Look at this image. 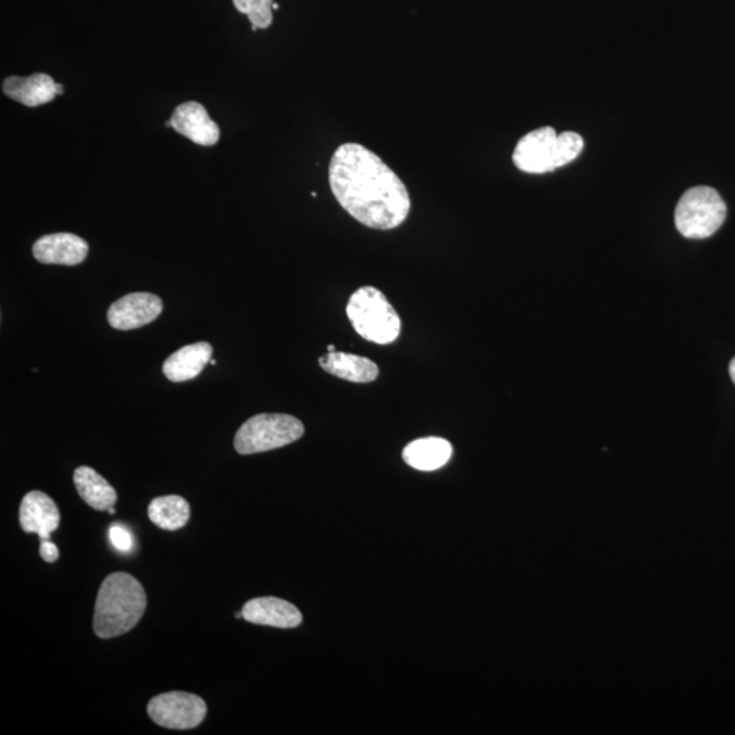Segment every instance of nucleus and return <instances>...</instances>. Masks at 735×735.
Instances as JSON below:
<instances>
[{"label": "nucleus", "mask_w": 735, "mask_h": 735, "mask_svg": "<svg viewBox=\"0 0 735 735\" xmlns=\"http://www.w3.org/2000/svg\"><path fill=\"white\" fill-rule=\"evenodd\" d=\"M583 147V138L576 132L557 133L555 128L542 127L517 142L512 160L516 168L526 174H548L572 163Z\"/></svg>", "instance_id": "3"}, {"label": "nucleus", "mask_w": 735, "mask_h": 735, "mask_svg": "<svg viewBox=\"0 0 735 735\" xmlns=\"http://www.w3.org/2000/svg\"><path fill=\"white\" fill-rule=\"evenodd\" d=\"M728 371H731V376L733 378V382L735 384V358L733 359L731 363V368H728Z\"/></svg>", "instance_id": "22"}, {"label": "nucleus", "mask_w": 735, "mask_h": 735, "mask_svg": "<svg viewBox=\"0 0 735 735\" xmlns=\"http://www.w3.org/2000/svg\"><path fill=\"white\" fill-rule=\"evenodd\" d=\"M319 364L330 375L352 383H371L378 376V366L358 354L328 353L319 359Z\"/></svg>", "instance_id": "16"}, {"label": "nucleus", "mask_w": 735, "mask_h": 735, "mask_svg": "<svg viewBox=\"0 0 735 735\" xmlns=\"http://www.w3.org/2000/svg\"><path fill=\"white\" fill-rule=\"evenodd\" d=\"M237 11L247 15L253 31L267 30L272 24L275 0H233Z\"/></svg>", "instance_id": "19"}, {"label": "nucleus", "mask_w": 735, "mask_h": 735, "mask_svg": "<svg viewBox=\"0 0 735 735\" xmlns=\"http://www.w3.org/2000/svg\"><path fill=\"white\" fill-rule=\"evenodd\" d=\"M148 515L155 526L163 530L176 532L187 525L191 517V506L182 495H163L152 500Z\"/></svg>", "instance_id": "18"}, {"label": "nucleus", "mask_w": 735, "mask_h": 735, "mask_svg": "<svg viewBox=\"0 0 735 735\" xmlns=\"http://www.w3.org/2000/svg\"><path fill=\"white\" fill-rule=\"evenodd\" d=\"M242 611L244 620L256 626L291 629L303 622V615L296 606L281 598H254L243 606Z\"/></svg>", "instance_id": "12"}, {"label": "nucleus", "mask_w": 735, "mask_h": 735, "mask_svg": "<svg viewBox=\"0 0 735 735\" xmlns=\"http://www.w3.org/2000/svg\"><path fill=\"white\" fill-rule=\"evenodd\" d=\"M88 254L89 244L72 233L43 236L33 245V256L44 265L77 266Z\"/></svg>", "instance_id": "11"}, {"label": "nucleus", "mask_w": 735, "mask_h": 735, "mask_svg": "<svg viewBox=\"0 0 735 735\" xmlns=\"http://www.w3.org/2000/svg\"><path fill=\"white\" fill-rule=\"evenodd\" d=\"M40 556L46 562H55L59 559V549L57 545L46 539V541H42Z\"/></svg>", "instance_id": "21"}, {"label": "nucleus", "mask_w": 735, "mask_h": 735, "mask_svg": "<svg viewBox=\"0 0 735 735\" xmlns=\"http://www.w3.org/2000/svg\"><path fill=\"white\" fill-rule=\"evenodd\" d=\"M210 364H211V365H215V364H217V361L213 360V359H211V360H210Z\"/></svg>", "instance_id": "24"}, {"label": "nucleus", "mask_w": 735, "mask_h": 735, "mask_svg": "<svg viewBox=\"0 0 735 735\" xmlns=\"http://www.w3.org/2000/svg\"><path fill=\"white\" fill-rule=\"evenodd\" d=\"M166 126L200 147H214L221 137L219 125L211 120L202 104L195 102L180 104Z\"/></svg>", "instance_id": "9"}, {"label": "nucleus", "mask_w": 735, "mask_h": 735, "mask_svg": "<svg viewBox=\"0 0 735 735\" xmlns=\"http://www.w3.org/2000/svg\"><path fill=\"white\" fill-rule=\"evenodd\" d=\"M328 180L342 209L371 230H395L409 217L411 200L405 183L363 144L345 143L336 150Z\"/></svg>", "instance_id": "1"}, {"label": "nucleus", "mask_w": 735, "mask_h": 735, "mask_svg": "<svg viewBox=\"0 0 735 735\" xmlns=\"http://www.w3.org/2000/svg\"><path fill=\"white\" fill-rule=\"evenodd\" d=\"M148 714L155 725L171 731H191L205 721L208 705L197 695L168 692L150 700Z\"/></svg>", "instance_id": "7"}, {"label": "nucleus", "mask_w": 735, "mask_h": 735, "mask_svg": "<svg viewBox=\"0 0 735 735\" xmlns=\"http://www.w3.org/2000/svg\"><path fill=\"white\" fill-rule=\"evenodd\" d=\"M163 310V300L155 294L130 293L109 306L108 322L116 330H136L158 319Z\"/></svg>", "instance_id": "8"}, {"label": "nucleus", "mask_w": 735, "mask_h": 735, "mask_svg": "<svg viewBox=\"0 0 735 735\" xmlns=\"http://www.w3.org/2000/svg\"><path fill=\"white\" fill-rule=\"evenodd\" d=\"M402 456L413 469L433 471L447 465L453 456V445L442 438L419 439L406 445Z\"/></svg>", "instance_id": "15"}, {"label": "nucleus", "mask_w": 735, "mask_h": 735, "mask_svg": "<svg viewBox=\"0 0 735 735\" xmlns=\"http://www.w3.org/2000/svg\"><path fill=\"white\" fill-rule=\"evenodd\" d=\"M78 494L96 511H108L118 501V493L110 483L92 467L81 466L74 471Z\"/></svg>", "instance_id": "17"}, {"label": "nucleus", "mask_w": 735, "mask_h": 735, "mask_svg": "<svg viewBox=\"0 0 735 735\" xmlns=\"http://www.w3.org/2000/svg\"><path fill=\"white\" fill-rule=\"evenodd\" d=\"M5 96L15 100L25 107L36 108L51 103L59 96L58 83L48 74H33L27 78L10 77L3 82Z\"/></svg>", "instance_id": "13"}, {"label": "nucleus", "mask_w": 735, "mask_h": 735, "mask_svg": "<svg viewBox=\"0 0 735 735\" xmlns=\"http://www.w3.org/2000/svg\"><path fill=\"white\" fill-rule=\"evenodd\" d=\"M327 350H328V353L337 352V349H336V347H334V345H328Z\"/></svg>", "instance_id": "23"}, {"label": "nucleus", "mask_w": 735, "mask_h": 735, "mask_svg": "<svg viewBox=\"0 0 735 735\" xmlns=\"http://www.w3.org/2000/svg\"><path fill=\"white\" fill-rule=\"evenodd\" d=\"M20 525L25 533H35L42 541H46L60 525L58 505L48 494L32 490L22 499Z\"/></svg>", "instance_id": "10"}, {"label": "nucleus", "mask_w": 735, "mask_h": 735, "mask_svg": "<svg viewBox=\"0 0 735 735\" xmlns=\"http://www.w3.org/2000/svg\"><path fill=\"white\" fill-rule=\"evenodd\" d=\"M347 314L359 336L372 343L397 341L402 322L392 303L376 288L364 287L350 298Z\"/></svg>", "instance_id": "4"}, {"label": "nucleus", "mask_w": 735, "mask_h": 735, "mask_svg": "<svg viewBox=\"0 0 735 735\" xmlns=\"http://www.w3.org/2000/svg\"><path fill=\"white\" fill-rule=\"evenodd\" d=\"M213 358V347L208 342L187 345L166 359L163 371L171 382L192 381L202 373L206 364Z\"/></svg>", "instance_id": "14"}, {"label": "nucleus", "mask_w": 735, "mask_h": 735, "mask_svg": "<svg viewBox=\"0 0 735 735\" xmlns=\"http://www.w3.org/2000/svg\"><path fill=\"white\" fill-rule=\"evenodd\" d=\"M109 539L114 547L120 551H130L132 548V537L125 526L113 525L109 528Z\"/></svg>", "instance_id": "20"}, {"label": "nucleus", "mask_w": 735, "mask_h": 735, "mask_svg": "<svg viewBox=\"0 0 735 735\" xmlns=\"http://www.w3.org/2000/svg\"><path fill=\"white\" fill-rule=\"evenodd\" d=\"M148 597L136 578L126 572L110 573L104 579L94 608V633L114 639L138 626L147 610Z\"/></svg>", "instance_id": "2"}, {"label": "nucleus", "mask_w": 735, "mask_h": 735, "mask_svg": "<svg viewBox=\"0 0 735 735\" xmlns=\"http://www.w3.org/2000/svg\"><path fill=\"white\" fill-rule=\"evenodd\" d=\"M727 215L725 200L711 187L688 189L676 209V226L687 238L711 237L721 230Z\"/></svg>", "instance_id": "6"}, {"label": "nucleus", "mask_w": 735, "mask_h": 735, "mask_svg": "<svg viewBox=\"0 0 735 735\" xmlns=\"http://www.w3.org/2000/svg\"><path fill=\"white\" fill-rule=\"evenodd\" d=\"M304 432L303 422L296 417L278 413L258 415L250 417L238 429L235 448L242 455L266 453L298 442Z\"/></svg>", "instance_id": "5"}]
</instances>
